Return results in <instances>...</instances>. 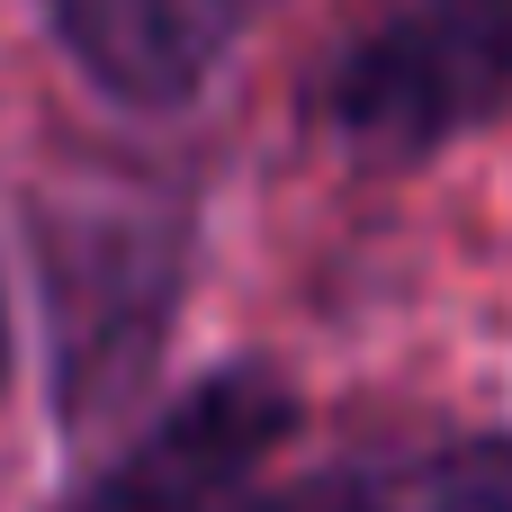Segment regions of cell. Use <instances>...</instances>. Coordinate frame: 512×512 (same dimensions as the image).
Listing matches in <instances>:
<instances>
[{"label":"cell","instance_id":"obj_1","mask_svg":"<svg viewBox=\"0 0 512 512\" xmlns=\"http://www.w3.org/2000/svg\"><path fill=\"white\" fill-rule=\"evenodd\" d=\"M36 279H45L54 414L81 432L153 369L180 315V279H189V216L135 189L54 198L36 207Z\"/></svg>","mask_w":512,"mask_h":512},{"label":"cell","instance_id":"obj_2","mask_svg":"<svg viewBox=\"0 0 512 512\" xmlns=\"http://www.w3.org/2000/svg\"><path fill=\"white\" fill-rule=\"evenodd\" d=\"M504 108L512 0H396L315 81V117L351 153H378V162H423Z\"/></svg>","mask_w":512,"mask_h":512},{"label":"cell","instance_id":"obj_3","mask_svg":"<svg viewBox=\"0 0 512 512\" xmlns=\"http://www.w3.org/2000/svg\"><path fill=\"white\" fill-rule=\"evenodd\" d=\"M288 432H297V396L279 369L261 360L207 369L81 486L72 512H234L261 495Z\"/></svg>","mask_w":512,"mask_h":512},{"label":"cell","instance_id":"obj_4","mask_svg":"<svg viewBox=\"0 0 512 512\" xmlns=\"http://www.w3.org/2000/svg\"><path fill=\"white\" fill-rule=\"evenodd\" d=\"M36 9H45V36L63 45V63L99 99H117L135 117H171L234 63V45L279 0H36Z\"/></svg>","mask_w":512,"mask_h":512},{"label":"cell","instance_id":"obj_5","mask_svg":"<svg viewBox=\"0 0 512 512\" xmlns=\"http://www.w3.org/2000/svg\"><path fill=\"white\" fill-rule=\"evenodd\" d=\"M333 512H512V432H459L369 459L333 477Z\"/></svg>","mask_w":512,"mask_h":512},{"label":"cell","instance_id":"obj_6","mask_svg":"<svg viewBox=\"0 0 512 512\" xmlns=\"http://www.w3.org/2000/svg\"><path fill=\"white\" fill-rule=\"evenodd\" d=\"M234 512H333V486H297V495H252V504H234Z\"/></svg>","mask_w":512,"mask_h":512},{"label":"cell","instance_id":"obj_7","mask_svg":"<svg viewBox=\"0 0 512 512\" xmlns=\"http://www.w3.org/2000/svg\"><path fill=\"white\" fill-rule=\"evenodd\" d=\"M0 369H9V306H0Z\"/></svg>","mask_w":512,"mask_h":512}]
</instances>
